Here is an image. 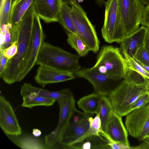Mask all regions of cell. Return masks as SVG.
Instances as JSON below:
<instances>
[{"mask_svg":"<svg viewBox=\"0 0 149 149\" xmlns=\"http://www.w3.org/2000/svg\"><path fill=\"white\" fill-rule=\"evenodd\" d=\"M149 92V80L129 68L124 80L109 98L113 111L122 117L130 112V107L139 97Z\"/></svg>","mask_w":149,"mask_h":149,"instance_id":"6da1fadb","label":"cell"},{"mask_svg":"<svg viewBox=\"0 0 149 149\" xmlns=\"http://www.w3.org/2000/svg\"><path fill=\"white\" fill-rule=\"evenodd\" d=\"M35 13L33 3L16 28L17 52L13 57L8 60L6 68L0 77L7 84H10L17 82L30 43Z\"/></svg>","mask_w":149,"mask_h":149,"instance_id":"7a4b0ae2","label":"cell"},{"mask_svg":"<svg viewBox=\"0 0 149 149\" xmlns=\"http://www.w3.org/2000/svg\"><path fill=\"white\" fill-rule=\"evenodd\" d=\"M80 57L78 54H72L44 41L35 65H46L74 74L81 69Z\"/></svg>","mask_w":149,"mask_h":149,"instance_id":"3957f363","label":"cell"},{"mask_svg":"<svg viewBox=\"0 0 149 149\" xmlns=\"http://www.w3.org/2000/svg\"><path fill=\"white\" fill-rule=\"evenodd\" d=\"M91 68L116 80L124 79L129 69L119 49L111 45L101 48L96 63Z\"/></svg>","mask_w":149,"mask_h":149,"instance_id":"277c9868","label":"cell"},{"mask_svg":"<svg viewBox=\"0 0 149 149\" xmlns=\"http://www.w3.org/2000/svg\"><path fill=\"white\" fill-rule=\"evenodd\" d=\"M104 22L101 30L105 41L120 43L126 37L120 13L118 0H107L105 5Z\"/></svg>","mask_w":149,"mask_h":149,"instance_id":"5b68a950","label":"cell"},{"mask_svg":"<svg viewBox=\"0 0 149 149\" xmlns=\"http://www.w3.org/2000/svg\"><path fill=\"white\" fill-rule=\"evenodd\" d=\"M90 115L76 109L58 140L63 148L70 149L86 137L90 126Z\"/></svg>","mask_w":149,"mask_h":149,"instance_id":"8992f818","label":"cell"},{"mask_svg":"<svg viewBox=\"0 0 149 149\" xmlns=\"http://www.w3.org/2000/svg\"><path fill=\"white\" fill-rule=\"evenodd\" d=\"M70 12L77 34L94 53L99 50L100 42L95 27L88 19L86 12L77 3L71 6Z\"/></svg>","mask_w":149,"mask_h":149,"instance_id":"52a82bcc","label":"cell"},{"mask_svg":"<svg viewBox=\"0 0 149 149\" xmlns=\"http://www.w3.org/2000/svg\"><path fill=\"white\" fill-rule=\"evenodd\" d=\"M118 2L126 37L139 27L145 6L140 0H118Z\"/></svg>","mask_w":149,"mask_h":149,"instance_id":"ba28073f","label":"cell"},{"mask_svg":"<svg viewBox=\"0 0 149 149\" xmlns=\"http://www.w3.org/2000/svg\"><path fill=\"white\" fill-rule=\"evenodd\" d=\"M38 16L35 13L32 34L28 51L17 82L22 81L35 65L37 58L45 35Z\"/></svg>","mask_w":149,"mask_h":149,"instance_id":"9c48e42d","label":"cell"},{"mask_svg":"<svg viewBox=\"0 0 149 149\" xmlns=\"http://www.w3.org/2000/svg\"><path fill=\"white\" fill-rule=\"evenodd\" d=\"M59 113L58 123L55 129L45 137V142L48 146L54 147L76 110L73 95L57 101Z\"/></svg>","mask_w":149,"mask_h":149,"instance_id":"30bf717a","label":"cell"},{"mask_svg":"<svg viewBox=\"0 0 149 149\" xmlns=\"http://www.w3.org/2000/svg\"><path fill=\"white\" fill-rule=\"evenodd\" d=\"M74 74L90 82L93 87L94 93L109 98L118 86H115L114 84V82L117 80L111 79L91 68L81 69Z\"/></svg>","mask_w":149,"mask_h":149,"instance_id":"8fae6325","label":"cell"},{"mask_svg":"<svg viewBox=\"0 0 149 149\" xmlns=\"http://www.w3.org/2000/svg\"><path fill=\"white\" fill-rule=\"evenodd\" d=\"M0 126L6 135L17 136L22 131L13 109L3 96L0 95Z\"/></svg>","mask_w":149,"mask_h":149,"instance_id":"7c38bea8","label":"cell"},{"mask_svg":"<svg viewBox=\"0 0 149 149\" xmlns=\"http://www.w3.org/2000/svg\"><path fill=\"white\" fill-rule=\"evenodd\" d=\"M128 132L123 123L121 116L112 111L106 125L105 133L101 135L113 141L129 146Z\"/></svg>","mask_w":149,"mask_h":149,"instance_id":"4fadbf2b","label":"cell"},{"mask_svg":"<svg viewBox=\"0 0 149 149\" xmlns=\"http://www.w3.org/2000/svg\"><path fill=\"white\" fill-rule=\"evenodd\" d=\"M75 75L69 72L45 65H40L35 77L38 84L45 85L69 80L74 79Z\"/></svg>","mask_w":149,"mask_h":149,"instance_id":"5bb4252c","label":"cell"},{"mask_svg":"<svg viewBox=\"0 0 149 149\" xmlns=\"http://www.w3.org/2000/svg\"><path fill=\"white\" fill-rule=\"evenodd\" d=\"M149 117V103L133 110L126 115V128L129 134L138 139Z\"/></svg>","mask_w":149,"mask_h":149,"instance_id":"9a60e30c","label":"cell"},{"mask_svg":"<svg viewBox=\"0 0 149 149\" xmlns=\"http://www.w3.org/2000/svg\"><path fill=\"white\" fill-rule=\"evenodd\" d=\"M61 0H34L35 12L46 23L58 22Z\"/></svg>","mask_w":149,"mask_h":149,"instance_id":"2e32d148","label":"cell"},{"mask_svg":"<svg viewBox=\"0 0 149 149\" xmlns=\"http://www.w3.org/2000/svg\"><path fill=\"white\" fill-rule=\"evenodd\" d=\"M149 28L142 26L127 36L120 43L122 53L133 58L137 50L144 44Z\"/></svg>","mask_w":149,"mask_h":149,"instance_id":"e0dca14e","label":"cell"},{"mask_svg":"<svg viewBox=\"0 0 149 149\" xmlns=\"http://www.w3.org/2000/svg\"><path fill=\"white\" fill-rule=\"evenodd\" d=\"M20 93L22 97L31 95L52 99L56 101L73 95L68 89L51 91L35 87L29 83H25L22 85Z\"/></svg>","mask_w":149,"mask_h":149,"instance_id":"ac0fdd59","label":"cell"},{"mask_svg":"<svg viewBox=\"0 0 149 149\" xmlns=\"http://www.w3.org/2000/svg\"><path fill=\"white\" fill-rule=\"evenodd\" d=\"M10 139L22 149H49L55 148L47 145L37 137L33 135L21 134L17 136L7 135Z\"/></svg>","mask_w":149,"mask_h":149,"instance_id":"d6986e66","label":"cell"},{"mask_svg":"<svg viewBox=\"0 0 149 149\" xmlns=\"http://www.w3.org/2000/svg\"><path fill=\"white\" fill-rule=\"evenodd\" d=\"M34 0H15L12 3L9 23L14 29L34 2Z\"/></svg>","mask_w":149,"mask_h":149,"instance_id":"ffe728a7","label":"cell"},{"mask_svg":"<svg viewBox=\"0 0 149 149\" xmlns=\"http://www.w3.org/2000/svg\"><path fill=\"white\" fill-rule=\"evenodd\" d=\"M101 135L88 136L81 142L71 147L70 149H110L107 140Z\"/></svg>","mask_w":149,"mask_h":149,"instance_id":"44dd1931","label":"cell"},{"mask_svg":"<svg viewBox=\"0 0 149 149\" xmlns=\"http://www.w3.org/2000/svg\"><path fill=\"white\" fill-rule=\"evenodd\" d=\"M100 95L96 93H93L81 98L77 102L79 108L84 113L90 115L97 113Z\"/></svg>","mask_w":149,"mask_h":149,"instance_id":"7402d4cb","label":"cell"},{"mask_svg":"<svg viewBox=\"0 0 149 149\" xmlns=\"http://www.w3.org/2000/svg\"><path fill=\"white\" fill-rule=\"evenodd\" d=\"M71 9L72 7L62 1L58 16V22L63 26L65 31L77 34L70 14Z\"/></svg>","mask_w":149,"mask_h":149,"instance_id":"603a6c76","label":"cell"},{"mask_svg":"<svg viewBox=\"0 0 149 149\" xmlns=\"http://www.w3.org/2000/svg\"><path fill=\"white\" fill-rule=\"evenodd\" d=\"M113 109L109 98L100 95L99 105L97 115L101 120L102 130L105 133L106 125Z\"/></svg>","mask_w":149,"mask_h":149,"instance_id":"cb8c5ba5","label":"cell"},{"mask_svg":"<svg viewBox=\"0 0 149 149\" xmlns=\"http://www.w3.org/2000/svg\"><path fill=\"white\" fill-rule=\"evenodd\" d=\"M65 32L68 37V43L75 49L80 57L85 56L91 51L87 44L77 34Z\"/></svg>","mask_w":149,"mask_h":149,"instance_id":"d4e9b609","label":"cell"},{"mask_svg":"<svg viewBox=\"0 0 149 149\" xmlns=\"http://www.w3.org/2000/svg\"><path fill=\"white\" fill-rule=\"evenodd\" d=\"M22 106L30 108L37 106H51L56 101L52 99L31 95L22 97Z\"/></svg>","mask_w":149,"mask_h":149,"instance_id":"484cf974","label":"cell"},{"mask_svg":"<svg viewBox=\"0 0 149 149\" xmlns=\"http://www.w3.org/2000/svg\"><path fill=\"white\" fill-rule=\"evenodd\" d=\"M122 54L125 59L129 69L137 72L149 80L148 72L145 70L133 58L125 54Z\"/></svg>","mask_w":149,"mask_h":149,"instance_id":"4316f807","label":"cell"},{"mask_svg":"<svg viewBox=\"0 0 149 149\" xmlns=\"http://www.w3.org/2000/svg\"><path fill=\"white\" fill-rule=\"evenodd\" d=\"M90 126L87 133L86 137L93 135H100V133L102 131L101 128L100 119L99 116L96 115L94 118L90 117L89 118Z\"/></svg>","mask_w":149,"mask_h":149,"instance_id":"83f0119b","label":"cell"},{"mask_svg":"<svg viewBox=\"0 0 149 149\" xmlns=\"http://www.w3.org/2000/svg\"><path fill=\"white\" fill-rule=\"evenodd\" d=\"M12 0H5L2 7L0 8V26L9 22Z\"/></svg>","mask_w":149,"mask_h":149,"instance_id":"f1b7e54d","label":"cell"},{"mask_svg":"<svg viewBox=\"0 0 149 149\" xmlns=\"http://www.w3.org/2000/svg\"><path fill=\"white\" fill-rule=\"evenodd\" d=\"M133 58L138 62L149 65V53L144 44L137 50Z\"/></svg>","mask_w":149,"mask_h":149,"instance_id":"f546056e","label":"cell"},{"mask_svg":"<svg viewBox=\"0 0 149 149\" xmlns=\"http://www.w3.org/2000/svg\"><path fill=\"white\" fill-rule=\"evenodd\" d=\"M149 103V92L140 96L132 104L130 107V112Z\"/></svg>","mask_w":149,"mask_h":149,"instance_id":"4dcf8cb0","label":"cell"},{"mask_svg":"<svg viewBox=\"0 0 149 149\" xmlns=\"http://www.w3.org/2000/svg\"><path fill=\"white\" fill-rule=\"evenodd\" d=\"M18 50L17 41L2 51L4 56L8 60L13 57L17 54Z\"/></svg>","mask_w":149,"mask_h":149,"instance_id":"1f68e13d","label":"cell"},{"mask_svg":"<svg viewBox=\"0 0 149 149\" xmlns=\"http://www.w3.org/2000/svg\"><path fill=\"white\" fill-rule=\"evenodd\" d=\"M141 24L149 29V4L145 7L143 10Z\"/></svg>","mask_w":149,"mask_h":149,"instance_id":"d6a6232c","label":"cell"},{"mask_svg":"<svg viewBox=\"0 0 149 149\" xmlns=\"http://www.w3.org/2000/svg\"><path fill=\"white\" fill-rule=\"evenodd\" d=\"M8 60L4 56L2 51L0 52V77L6 69Z\"/></svg>","mask_w":149,"mask_h":149,"instance_id":"836d02e7","label":"cell"},{"mask_svg":"<svg viewBox=\"0 0 149 149\" xmlns=\"http://www.w3.org/2000/svg\"><path fill=\"white\" fill-rule=\"evenodd\" d=\"M143 141V142L138 146H130V149H149V137L146 136Z\"/></svg>","mask_w":149,"mask_h":149,"instance_id":"e575fe53","label":"cell"},{"mask_svg":"<svg viewBox=\"0 0 149 149\" xmlns=\"http://www.w3.org/2000/svg\"><path fill=\"white\" fill-rule=\"evenodd\" d=\"M149 130V117L146 122L142 132L138 139L140 141H143L145 138L146 136L147 132Z\"/></svg>","mask_w":149,"mask_h":149,"instance_id":"d590c367","label":"cell"},{"mask_svg":"<svg viewBox=\"0 0 149 149\" xmlns=\"http://www.w3.org/2000/svg\"><path fill=\"white\" fill-rule=\"evenodd\" d=\"M144 45L149 53V29L146 36Z\"/></svg>","mask_w":149,"mask_h":149,"instance_id":"8d00e7d4","label":"cell"},{"mask_svg":"<svg viewBox=\"0 0 149 149\" xmlns=\"http://www.w3.org/2000/svg\"><path fill=\"white\" fill-rule=\"evenodd\" d=\"M32 134L34 136L38 137L40 136L41 134V131L37 128H34L33 130Z\"/></svg>","mask_w":149,"mask_h":149,"instance_id":"74e56055","label":"cell"},{"mask_svg":"<svg viewBox=\"0 0 149 149\" xmlns=\"http://www.w3.org/2000/svg\"><path fill=\"white\" fill-rule=\"evenodd\" d=\"M96 2L98 5L100 6H102L103 5H105L106 0H95Z\"/></svg>","mask_w":149,"mask_h":149,"instance_id":"f35d334b","label":"cell"},{"mask_svg":"<svg viewBox=\"0 0 149 149\" xmlns=\"http://www.w3.org/2000/svg\"><path fill=\"white\" fill-rule=\"evenodd\" d=\"M145 70L149 72V65H147L137 62Z\"/></svg>","mask_w":149,"mask_h":149,"instance_id":"ab89813d","label":"cell"},{"mask_svg":"<svg viewBox=\"0 0 149 149\" xmlns=\"http://www.w3.org/2000/svg\"><path fill=\"white\" fill-rule=\"evenodd\" d=\"M145 6L149 4V0H140Z\"/></svg>","mask_w":149,"mask_h":149,"instance_id":"60d3db41","label":"cell"},{"mask_svg":"<svg viewBox=\"0 0 149 149\" xmlns=\"http://www.w3.org/2000/svg\"><path fill=\"white\" fill-rule=\"evenodd\" d=\"M5 1V0H3L1 3L0 4V8L2 7Z\"/></svg>","mask_w":149,"mask_h":149,"instance_id":"b9f144b4","label":"cell"},{"mask_svg":"<svg viewBox=\"0 0 149 149\" xmlns=\"http://www.w3.org/2000/svg\"><path fill=\"white\" fill-rule=\"evenodd\" d=\"M78 2L79 3H80L82 2L84 0H77Z\"/></svg>","mask_w":149,"mask_h":149,"instance_id":"7bdbcfd3","label":"cell"},{"mask_svg":"<svg viewBox=\"0 0 149 149\" xmlns=\"http://www.w3.org/2000/svg\"><path fill=\"white\" fill-rule=\"evenodd\" d=\"M64 3L67 4L66 0H61Z\"/></svg>","mask_w":149,"mask_h":149,"instance_id":"ee69618b","label":"cell"},{"mask_svg":"<svg viewBox=\"0 0 149 149\" xmlns=\"http://www.w3.org/2000/svg\"><path fill=\"white\" fill-rule=\"evenodd\" d=\"M146 136L149 137V130L147 132Z\"/></svg>","mask_w":149,"mask_h":149,"instance_id":"f6af8a7d","label":"cell"},{"mask_svg":"<svg viewBox=\"0 0 149 149\" xmlns=\"http://www.w3.org/2000/svg\"><path fill=\"white\" fill-rule=\"evenodd\" d=\"M2 0H0V4H1V2L2 1Z\"/></svg>","mask_w":149,"mask_h":149,"instance_id":"bcb514c9","label":"cell"},{"mask_svg":"<svg viewBox=\"0 0 149 149\" xmlns=\"http://www.w3.org/2000/svg\"><path fill=\"white\" fill-rule=\"evenodd\" d=\"M15 0H12V2L14 1Z\"/></svg>","mask_w":149,"mask_h":149,"instance_id":"7dc6e473","label":"cell"}]
</instances>
